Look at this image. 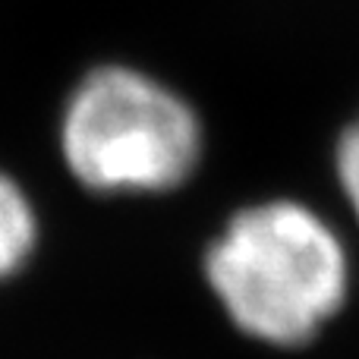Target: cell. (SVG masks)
Returning a JSON list of instances; mask_svg holds the SVG:
<instances>
[{
	"label": "cell",
	"mask_w": 359,
	"mask_h": 359,
	"mask_svg": "<svg viewBox=\"0 0 359 359\" xmlns=\"http://www.w3.org/2000/svg\"><path fill=\"white\" fill-rule=\"evenodd\" d=\"M205 278L230 322L255 341L297 347L347 299V252L312 208L290 198L230 217L205 255Z\"/></svg>",
	"instance_id": "1"
},
{
	"label": "cell",
	"mask_w": 359,
	"mask_h": 359,
	"mask_svg": "<svg viewBox=\"0 0 359 359\" xmlns=\"http://www.w3.org/2000/svg\"><path fill=\"white\" fill-rule=\"evenodd\" d=\"M60 139L76 180L98 192L174 189L202 155L192 107L126 67H101L79 82L63 111Z\"/></svg>",
	"instance_id": "2"
},
{
	"label": "cell",
	"mask_w": 359,
	"mask_h": 359,
	"mask_svg": "<svg viewBox=\"0 0 359 359\" xmlns=\"http://www.w3.org/2000/svg\"><path fill=\"white\" fill-rule=\"evenodd\" d=\"M38 240V221L25 192L0 174V280L16 274Z\"/></svg>",
	"instance_id": "3"
},
{
	"label": "cell",
	"mask_w": 359,
	"mask_h": 359,
	"mask_svg": "<svg viewBox=\"0 0 359 359\" xmlns=\"http://www.w3.org/2000/svg\"><path fill=\"white\" fill-rule=\"evenodd\" d=\"M337 180H341V189L359 221V120L344 130L341 142H337Z\"/></svg>",
	"instance_id": "4"
}]
</instances>
